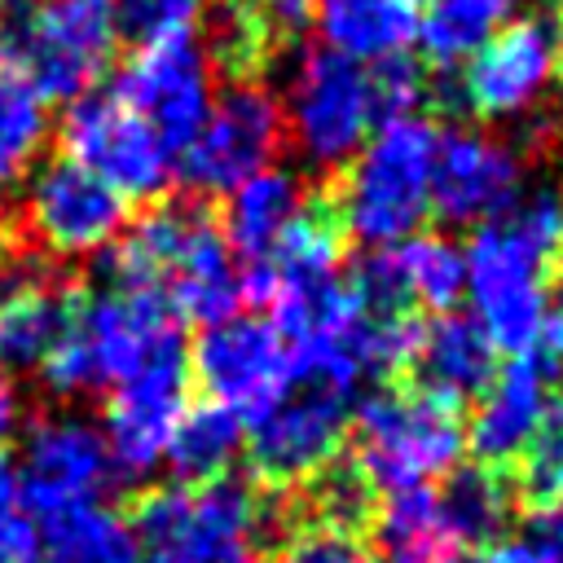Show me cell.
Segmentation results:
<instances>
[{
    "instance_id": "f35d334b",
    "label": "cell",
    "mask_w": 563,
    "mask_h": 563,
    "mask_svg": "<svg viewBox=\"0 0 563 563\" xmlns=\"http://www.w3.org/2000/svg\"><path fill=\"white\" fill-rule=\"evenodd\" d=\"M18 418H22V405H18V391L9 383V374L0 369V440H9L18 431Z\"/></svg>"
},
{
    "instance_id": "4316f807",
    "label": "cell",
    "mask_w": 563,
    "mask_h": 563,
    "mask_svg": "<svg viewBox=\"0 0 563 563\" xmlns=\"http://www.w3.org/2000/svg\"><path fill=\"white\" fill-rule=\"evenodd\" d=\"M75 312V295L35 282L0 303V369H40Z\"/></svg>"
},
{
    "instance_id": "1f68e13d",
    "label": "cell",
    "mask_w": 563,
    "mask_h": 563,
    "mask_svg": "<svg viewBox=\"0 0 563 563\" xmlns=\"http://www.w3.org/2000/svg\"><path fill=\"white\" fill-rule=\"evenodd\" d=\"M202 13V0H114L119 35L150 44L167 35H189Z\"/></svg>"
},
{
    "instance_id": "8fae6325",
    "label": "cell",
    "mask_w": 563,
    "mask_h": 563,
    "mask_svg": "<svg viewBox=\"0 0 563 563\" xmlns=\"http://www.w3.org/2000/svg\"><path fill=\"white\" fill-rule=\"evenodd\" d=\"M189 369L202 383V391L216 405L233 409L242 422L260 418L295 383V361L282 330L268 317H238V312L216 325H202L189 352Z\"/></svg>"
},
{
    "instance_id": "d590c367",
    "label": "cell",
    "mask_w": 563,
    "mask_h": 563,
    "mask_svg": "<svg viewBox=\"0 0 563 563\" xmlns=\"http://www.w3.org/2000/svg\"><path fill=\"white\" fill-rule=\"evenodd\" d=\"M251 22L260 26L264 44H282V40H295L312 26V13H317V0H251L246 4Z\"/></svg>"
},
{
    "instance_id": "f546056e",
    "label": "cell",
    "mask_w": 563,
    "mask_h": 563,
    "mask_svg": "<svg viewBox=\"0 0 563 563\" xmlns=\"http://www.w3.org/2000/svg\"><path fill=\"white\" fill-rule=\"evenodd\" d=\"M515 471H519V479H515L510 493H519L532 510H545L563 497V413L545 418V427L519 453Z\"/></svg>"
},
{
    "instance_id": "52a82bcc",
    "label": "cell",
    "mask_w": 563,
    "mask_h": 563,
    "mask_svg": "<svg viewBox=\"0 0 563 563\" xmlns=\"http://www.w3.org/2000/svg\"><path fill=\"white\" fill-rule=\"evenodd\" d=\"M282 114L290 119L295 145L312 167L347 163L383 123L369 66L339 57L330 48L299 53Z\"/></svg>"
},
{
    "instance_id": "ab89813d",
    "label": "cell",
    "mask_w": 563,
    "mask_h": 563,
    "mask_svg": "<svg viewBox=\"0 0 563 563\" xmlns=\"http://www.w3.org/2000/svg\"><path fill=\"white\" fill-rule=\"evenodd\" d=\"M541 339H545V347H550L554 356H563V299H559V303H550V317H545Z\"/></svg>"
},
{
    "instance_id": "ee69618b",
    "label": "cell",
    "mask_w": 563,
    "mask_h": 563,
    "mask_svg": "<svg viewBox=\"0 0 563 563\" xmlns=\"http://www.w3.org/2000/svg\"><path fill=\"white\" fill-rule=\"evenodd\" d=\"M559 70H563V66H559Z\"/></svg>"
},
{
    "instance_id": "d6a6232c",
    "label": "cell",
    "mask_w": 563,
    "mask_h": 563,
    "mask_svg": "<svg viewBox=\"0 0 563 563\" xmlns=\"http://www.w3.org/2000/svg\"><path fill=\"white\" fill-rule=\"evenodd\" d=\"M0 563H40V528L22 501L18 466L0 457Z\"/></svg>"
},
{
    "instance_id": "7402d4cb",
    "label": "cell",
    "mask_w": 563,
    "mask_h": 563,
    "mask_svg": "<svg viewBox=\"0 0 563 563\" xmlns=\"http://www.w3.org/2000/svg\"><path fill=\"white\" fill-rule=\"evenodd\" d=\"M303 207L308 202H303V185H299L295 172H286V167L255 172L251 180L229 189V202H224V242H229V251H238L242 264L268 260L273 246L299 220Z\"/></svg>"
},
{
    "instance_id": "ffe728a7",
    "label": "cell",
    "mask_w": 563,
    "mask_h": 563,
    "mask_svg": "<svg viewBox=\"0 0 563 563\" xmlns=\"http://www.w3.org/2000/svg\"><path fill=\"white\" fill-rule=\"evenodd\" d=\"M409 365L427 396H435L444 405H462V400L479 396L488 387V378L497 374V347L475 325V317L449 312V317L422 325V339H418V352Z\"/></svg>"
},
{
    "instance_id": "277c9868",
    "label": "cell",
    "mask_w": 563,
    "mask_h": 563,
    "mask_svg": "<svg viewBox=\"0 0 563 563\" xmlns=\"http://www.w3.org/2000/svg\"><path fill=\"white\" fill-rule=\"evenodd\" d=\"M119 44L114 0H9L0 4V53L44 101L92 92Z\"/></svg>"
},
{
    "instance_id": "d4e9b609",
    "label": "cell",
    "mask_w": 563,
    "mask_h": 563,
    "mask_svg": "<svg viewBox=\"0 0 563 563\" xmlns=\"http://www.w3.org/2000/svg\"><path fill=\"white\" fill-rule=\"evenodd\" d=\"M510 501H515V493L506 488L501 471H488V466H453L435 484L440 519L462 554L475 545L484 550L501 537V528L510 519Z\"/></svg>"
},
{
    "instance_id": "e575fe53",
    "label": "cell",
    "mask_w": 563,
    "mask_h": 563,
    "mask_svg": "<svg viewBox=\"0 0 563 563\" xmlns=\"http://www.w3.org/2000/svg\"><path fill=\"white\" fill-rule=\"evenodd\" d=\"M282 563H369V559L352 532H334V528L312 523L282 550Z\"/></svg>"
},
{
    "instance_id": "2e32d148",
    "label": "cell",
    "mask_w": 563,
    "mask_h": 563,
    "mask_svg": "<svg viewBox=\"0 0 563 563\" xmlns=\"http://www.w3.org/2000/svg\"><path fill=\"white\" fill-rule=\"evenodd\" d=\"M347 286L365 308L378 312H449L466 286L462 246L435 233H413L405 242L374 246V255L356 264Z\"/></svg>"
},
{
    "instance_id": "b9f144b4",
    "label": "cell",
    "mask_w": 563,
    "mask_h": 563,
    "mask_svg": "<svg viewBox=\"0 0 563 563\" xmlns=\"http://www.w3.org/2000/svg\"><path fill=\"white\" fill-rule=\"evenodd\" d=\"M405 4H413V9H418V4H422V9H427V4H431V0H405Z\"/></svg>"
},
{
    "instance_id": "7bdbcfd3",
    "label": "cell",
    "mask_w": 563,
    "mask_h": 563,
    "mask_svg": "<svg viewBox=\"0 0 563 563\" xmlns=\"http://www.w3.org/2000/svg\"><path fill=\"white\" fill-rule=\"evenodd\" d=\"M0 4H9V0H0Z\"/></svg>"
},
{
    "instance_id": "60d3db41",
    "label": "cell",
    "mask_w": 563,
    "mask_h": 563,
    "mask_svg": "<svg viewBox=\"0 0 563 563\" xmlns=\"http://www.w3.org/2000/svg\"><path fill=\"white\" fill-rule=\"evenodd\" d=\"M554 255L563 260V216H559V238H554Z\"/></svg>"
},
{
    "instance_id": "8992f818",
    "label": "cell",
    "mask_w": 563,
    "mask_h": 563,
    "mask_svg": "<svg viewBox=\"0 0 563 563\" xmlns=\"http://www.w3.org/2000/svg\"><path fill=\"white\" fill-rule=\"evenodd\" d=\"M260 501L238 479L154 488L128 519L145 563H255Z\"/></svg>"
},
{
    "instance_id": "5b68a950",
    "label": "cell",
    "mask_w": 563,
    "mask_h": 563,
    "mask_svg": "<svg viewBox=\"0 0 563 563\" xmlns=\"http://www.w3.org/2000/svg\"><path fill=\"white\" fill-rule=\"evenodd\" d=\"M466 444L457 405L427 396L422 387H383L356 409V471L374 493L422 488L444 479Z\"/></svg>"
},
{
    "instance_id": "4dcf8cb0",
    "label": "cell",
    "mask_w": 563,
    "mask_h": 563,
    "mask_svg": "<svg viewBox=\"0 0 563 563\" xmlns=\"http://www.w3.org/2000/svg\"><path fill=\"white\" fill-rule=\"evenodd\" d=\"M312 484V501H317V523L321 528H334V532H352L374 515V488L361 479V471L347 462V466H325Z\"/></svg>"
},
{
    "instance_id": "30bf717a",
    "label": "cell",
    "mask_w": 563,
    "mask_h": 563,
    "mask_svg": "<svg viewBox=\"0 0 563 563\" xmlns=\"http://www.w3.org/2000/svg\"><path fill=\"white\" fill-rule=\"evenodd\" d=\"M282 132V101L268 88L238 79L211 101L207 123L180 150V176L202 194H229L273 163Z\"/></svg>"
},
{
    "instance_id": "6da1fadb",
    "label": "cell",
    "mask_w": 563,
    "mask_h": 563,
    "mask_svg": "<svg viewBox=\"0 0 563 563\" xmlns=\"http://www.w3.org/2000/svg\"><path fill=\"white\" fill-rule=\"evenodd\" d=\"M559 216V194H532L515 202L506 216L479 224L471 246L462 251V295L471 299V317L497 352L523 356L541 343L550 317V260Z\"/></svg>"
},
{
    "instance_id": "cb8c5ba5",
    "label": "cell",
    "mask_w": 563,
    "mask_h": 563,
    "mask_svg": "<svg viewBox=\"0 0 563 563\" xmlns=\"http://www.w3.org/2000/svg\"><path fill=\"white\" fill-rule=\"evenodd\" d=\"M374 532L387 563H462L466 559L440 519L435 484L387 493L374 515Z\"/></svg>"
},
{
    "instance_id": "5bb4252c",
    "label": "cell",
    "mask_w": 563,
    "mask_h": 563,
    "mask_svg": "<svg viewBox=\"0 0 563 563\" xmlns=\"http://www.w3.org/2000/svg\"><path fill=\"white\" fill-rule=\"evenodd\" d=\"M189 409V361L180 347L158 352L132 378H123L106 405V453L123 479H145Z\"/></svg>"
},
{
    "instance_id": "f1b7e54d",
    "label": "cell",
    "mask_w": 563,
    "mask_h": 563,
    "mask_svg": "<svg viewBox=\"0 0 563 563\" xmlns=\"http://www.w3.org/2000/svg\"><path fill=\"white\" fill-rule=\"evenodd\" d=\"M48 136L44 97L31 79L0 53V180H18Z\"/></svg>"
},
{
    "instance_id": "83f0119b",
    "label": "cell",
    "mask_w": 563,
    "mask_h": 563,
    "mask_svg": "<svg viewBox=\"0 0 563 563\" xmlns=\"http://www.w3.org/2000/svg\"><path fill=\"white\" fill-rule=\"evenodd\" d=\"M519 0H431L418 18V44L431 62H466L497 26L510 22Z\"/></svg>"
},
{
    "instance_id": "603a6c76",
    "label": "cell",
    "mask_w": 563,
    "mask_h": 563,
    "mask_svg": "<svg viewBox=\"0 0 563 563\" xmlns=\"http://www.w3.org/2000/svg\"><path fill=\"white\" fill-rule=\"evenodd\" d=\"M40 563H145V559L132 523L119 510L101 501H75L44 515Z\"/></svg>"
},
{
    "instance_id": "7c38bea8",
    "label": "cell",
    "mask_w": 563,
    "mask_h": 563,
    "mask_svg": "<svg viewBox=\"0 0 563 563\" xmlns=\"http://www.w3.org/2000/svg\"><path fill=\"white\" fill-rule=\"evenodd\" d=\"M347 413H352V396L295 378L277 405L251 418L246 453L255 475L277 488L317 479L334 462L347 435Z\"/></svg>"
},
{
    "instance_id": "9a60e30c",
    "label": "cell",
    "mask_w": 563,
    "mask_h": 563,
    "mask_svg": "<svg viewBox=\"0 0 563 563\" xmlns=\"http://www.w3.org/2000/svg\"><path fill=\"white\" fill-rule=\"evenodd\" d=\"M26 224L53 255H92L128 229V202L101 176L62 154L31 176Z\"/></svg>"
},
{
    "instance_id": "4fadbf2b",
    "label": "cell",
    "mask_w": 563,
    "mask_h": 563,
    "mask_svg": "<svg viewBox=\"0 0 563 563\" xmlns=\"http://www.w3.org/2000/svg\"><path fill=\"white\" fill-rule=\"evenodd\" d=\"M563 66V26L545 13L497 26L462 70V106L479 119H510L541 101Z\"/></svg>"
},
{
    "instance_id": "3957f363",
    "label": "cell",
    "mask_w": 563,
    "mask_h": 563,
    "mask_svg": "<svg viewBox=\"0 0 563 563\" xmlns=\"http://www.w3.org/2000/svg\"><path fill=\"white\" fill-rule=\"evenodd\" d=\"M435 123L422 114L383 119L369 141L347 158L334 220L365 246H391L418 233L431 211Z\"/></svg>"
},
{
    "instance_id": "836d02e7",
    "label": "cell",
    "mask_w": 563,
    "mask_h": 563,
    "mask_svg": "<svg viewBox=\"0 0 563 563\" xmlns=\"http://www.w3.org/2000/svg\"><path fill=\"white\" fill-rule=\"evenodd\" d=\"M369 75H374V97H378V114H383V119L418 114L422 92H427V79H422V70H418V62H409V57L400 53V57L374 62Z\"/></svg>"
},
{
    "instance_id": "8d00e7d4",
    "label": "cell",
    "mask_w": 563,
    "mask_h": 563,
    "mask_svg": "<svg viewBox=\"0 0 563 563\" xmlns=\"http://www.w3.org/2000/svg\"><path fill=\"white\" fill-rule=\"evenodd\" d=\"M550 563H563V497L545 510H537V541H532Z\"/></svg>"
},
{
    "instance_id": "f6af8a7d",
    "label": "cell",
    "mask_w": 563,
    "mask_h": 563,
    "mask_svg": "<svg viewBox=\"0 0 563 563\" xmlns=\"http://www.w3.org/2000/svg\"><path fill=\"white\" fill-rule=\"evenodd\" d=\"M559 413H563V409H559Z\"/></svg>"
},
{
    "instance_id": "e0dca14e",
    "label": "cell",
    "mask_w": 563,
    "mask_h": 563,
    "mask_svg": "<svg viewBox=\"0 0 563 563\" xmlns=\"http://www.w3.org/2000/svg\"><path fill=\"white\" fill-rule=\"evenodd\" d=\"M110 475L114 466L106 453V435L88 418H75V413L44 418L31 427L22 444L18 484H22L26 510L35 515H48L75 501H97Z\"/></svg>"
},
{
    "instance_id": "44dd1931",
    "label": "cell",
    "mask_w": 563,
    "mask_h": 563,
    "mask_svg": "<svg viewBox=\"0 0 563 563\" xmlns=\"http://www.w3.org/2000/svg\"><path fill=\"white\" fill-rule=\"evenodd\" d=\"M312 26L330 53L374 66L418 40V9L405 0H317Z\"/></svg>"
},
{
    "instance_id": "484cf974",
    "label": "cell",
    "mask_w": 563,
    "mask_h": 563,
    "mask_svg": "<svg viewBox=\"0 0 563 563\" xmlns=\"http://www.w3.org/2000/svg\"><path fill=\"white\" fill-rule=\"evenodd\" d=\"M242 444H246V422L233 409L202 400V405L185 409V418L176 422L163 462L172 466V475L180 484H211V479H224V471L238 462Z\"/></svg>"
},
{
    "instance_id": "d6986e66",
    "label": "cell",
    "mask_w": 563,
    "mask_h": 563,
    "mask_svg": "<svg viewBox=\"0 0 563 563\" xmlns=\"http://www.w3.org/2000/svg\"><path fill=\"white\" fill-rule=\"evenodd\" d=\"M550 387H554L550 361L537 356V352L510 356V361L488 378V387L479 391L471 431H466V440H471L479 466L506 471V466L519 462V453L532 444V435H537V431L545 427V418L554 413Z\"/></svg>"
},
{
    "instance_id": "ac0fdd59",
    "label": "cell",
    "mask_w": 563,
    "mask_h": 563,
    "mask_svg": "<svg viewBox=\"0 0 563 563\" xmlns=\"http://www.w3.org/2000/svg\"><path fill=\"white\" fill-rule=\"evenodd\" d=\"M519 202V158L475 132L453 128L435 141L431 163V211L449 224H488Z\"/></svg>"
},
{
    "instance_id": "74e56055",
    "label": "cell",
    "mask_w": 563,
    "mask_h": 563,
    "mask_svg": "<svg viewBox=\"0 0 563 563\" xmlns=\"http://www.w3.org/2000/svg\"><path fill=\"white\" fill-rule=\"evenodd\" d=\"M462 563H550V559L532 541H493V545H484L479 554H471Z\"/></svg>"
},
{
    "instance_id": "ba28073f",
    "label": "cell",
    "mask_w": 563,
    "mask_h": 563,
    "mask_svg": "<svg viewBox=\"0 0 563 563\" xmlns=\"http://www.w3.org/2000/svg\"><path fill=\"white\" fill-rule=\"evenodd\" d=\"M62 150L92 176H101L123 202L158 198L172 185L176 158L154 128L132 114L114 92H84L62 114Z\"/></svg>"
},
{
    "instance_id": "7a4b0ae2",
    "label": "cell",
    "mask_w": 563,
    "mask_h": 563,
    "mask_svg": "<svg viewBox=\"0 0 563 563\" xmlns=\"http://www.w3.org/2000/svg\"><path fill=\"white\" fill-rule=\"evenodd\" d=\"M180 347L176 312L154 286H101L75 299L70 325L44 356L40 374L57 396L114 391L158 352Z\"/></svg>"
},
{
    "instance_id": "9c48e42d",
    "label": "cell",
    "mask_w": 563,
    "mask_h": 563,
    "mask_svg": "<svg viewBox=\"0 0 563 563\" xmlns=\"http://www.w3.org/2000/svg\"><path fill=\"white\" fill-rule=\"evenodd\" d=\"M110 92L154 128V136L167 145L172 158H180V150L198 136V128L207 123V110L216 101L211 62H207L202 44L194 40V31L141 44L123 62Z\"/></svg>"
}]
</instances>
